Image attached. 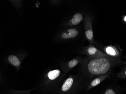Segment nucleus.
I'll use <instances>...</instances> for the list:
<instances>
[{"mask_svg":"<svg viewBox=\"0 0 126 94\" xmlns=\"http://www.w3.org/2000/svg\"><path fill=\"white\" fill-rule=\"evenodd\" d=\"M115 61L110 56L98 58L88 57L84 59L82 70L84 75L88 78L109 72Z\"/></svg>","mask_w":126,"mask_h":94,"instance_id":"f257e3e1","label":"nucleus"},{"mask_svg":"<svg viewBox=\"0 0 126 94\" xmlns=\"http://www.w3.org/2000/svg\"><path fill=\"white\" fill-rule=\"evenodd\" d=\"M79 78L78 76H71L64 81L59 89V94H74L79 87Z\"/></svg>","mask_w":126,"mask_h":94,"instance_id":"f03ea898","label":"nucleus"},{"mask_svg":"<svg viewBox=\"0 0 126 94\" xmlns=\"http://www.w3.org/2000/svg\"><path fill=\"white\" fill-rule=\"evenodd\" d=\"M81 53L91 58L110 56L107 55L105 53L103 52L95 47L92 44L89 45L84 48V49H83L82 51L81 52Z\"/></svg>","mask_w":126,"mask_h":94,"instance_id":"7ed1b4c3","label":"nucleus"},{"mask_svg":"<svg viewBox=\"0 0 126 94\" xmlns=\"http://www.w3.org/2000/svg\"><path fill=\"white\" fill-rule=\"evenodd\" d=\"M85 35L87 39L92 45L94 42V35L93 30L92 20L91 17L89 15L86 16L85 23Z\"/></svg>","mask_w":126,"mask_h":94,"instance_id":"20e7f679","label":"nucleus"},{"mask_svg":"<svg viewBox=\"0 0 126 94\" xmlns=\"http://www.w3.org/2000/svg\"><path fill=\"white\" fill-rule=\"evenodd\" d=\"M84 59L78 56L74 58L70 61L64 63L62 64V70L64 73H68L72 68L75 67L79 64H82L84 61Z\"/></svg>","mask_w":126,"mask_h":94,"instance_id":"39448f33","label":"nucleus"},{"mask_svg":"<svg viewBox=\"0 0 126 94\" xmlns=\"http://www.w3.org/2000/svg\"><path fill=\"white\" fill-rule=\"evenodd\" d=\"M109 72L106 74L96 76L95 78L90 80L88 82L87 87V90H90L99 84L102 81L107 78L109 76Z\"/></svg>","mask_w":126,"mask_h":94,"instance_id":"423d86ee","label":"nucleus"},{"mask_svg":"<svg viewBox=\"0 0 126 94\" xmlns=\"http://www.w3.org/2000/svg\"><path fill=\"white\" fill-rule=\"evenodd\" d=\"M8 63L14 66L17 71H18L21 67V62L22 60H21L19 57L15 55H11L7 58Z\"/></svg>","mask_w":126,"mask_h":94,"instance_id":"0eeeda50","label":"nucleus"},{"mask_svg":"<svg viewBox=\"0 0 126 94\" xmlns=\"http://www.w3.org/2000/svg\"><path fill=\"white\" fill-rule=\"evenodd\" d=\"M104 50L107 55L111 57H118L120 55L117 49L113 46H108L105 47Z\"/></svg>","mask_w":126,"mask_h":94,"instance_id":"6e6552de","label":"nucleus"},{"mask_svg":"<svg viewBox=\"0 0 126 94\" xmlns=\"http://www.w3.org/2000/svg\"><path fill=\"white\" fill-rule=\"evenodd\" d=\"M78 34V31L76 29L71 28L68 29L66 32L62 33L61 35V37L64 39H73L76 37Z\"/></svg>","mask_w":126,"mask_h":94,"instance_id":"1a4fd4ad","label":"nucleus"},{"mask_svg":"<svg viewBox=\"0 0 126 94\" xmlns=\"http://www.w3.org/2000/svg\"><path fill=\"white\" fill-rule=\"evenodd\" d=\"M83 19V15L80 13H77L75 14L71 20L68 22L69 26H72L77 25L80 22H81Z\"/></svg>","mask_w":126,"mask_h":94,"instance_id":"9d476101","label":"nucleus"},{"mask_svg":"<svg viewBox=\"0 0 126 94\" xmlns=\"http://www.w3.org/2000/svg\"><path fill=\"white\" fill-rule=\"evenodd\" d=\"M61 75V71L59 69H54L49 71L47 74L48 80L54 81L58 79Z\"/></svg>","mask_w":126,"mask_h":94,"instance_id":"9b49d317","label":"nucleus"},{"mask_svg":"<svg viewBox=\"0 0 126 94\" xmlns=\"http://www.w3.org/2000/svg\"><path fill=\"white\" fill-rule=\"evenodd\" d=\"M103 94H117V93L115 89L109 88L105 90Z\"/></svg>","mask_w":126,"mask_h":94,"instance_id":"f8f14e48","label":"nucleus"},{"mask_svg":"<svg viewBox=\"0 0 126 94\" xmlns=\"http://www.w3.org/2000/svg\"><path fill=\"white\" fill-rule=\"evenodd\" d=\"M118 77L121 78H126V67L124 68L118 74Z\"/></svg>","mask_w":126,"mask_h":94,"instance_id":"ddd939ff","label":"nucleus"},{"mask_svg":"<svg viewBox=\"0 0 126 94\" xmlns=\"http://www.w3.org/2000/svg\"><path fill=\"white\" fill-rule=\"evenodd\" d=\"M124 21L126 22V16H125V17H124Z\"/></svg>","mask_w":126,"mask_h":94,"instance_id":"4468645a","label":"nucleus"}]
</instances>
